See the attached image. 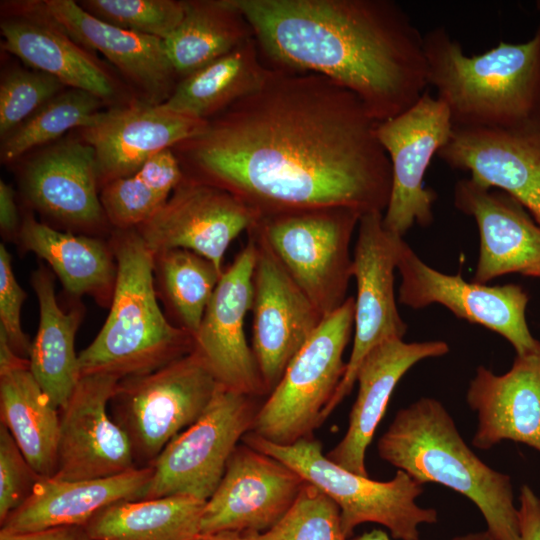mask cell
<instances>
[{"label":"cell","mask_w":540,"mask_h":540,"mask_svg":"<svg viewBox=\"0 0 540 540\" xmlns=\"http://www.w3.org/2000/svg\"><path fill=\"white\" fill-rule=\"evenodd\" d=\"M377 124L328 77L270 67L260 88L172 150L185 177L228 191L260 217L330 207L384 213L392 169Z\"/></svg>","instance_id":"1"},{"label":"cell","mask_w":540,"mask_h":540,"mask_svg":"<svg viewBox=\"0 0 540 540\" xmlns=\"http://www.w3.org/2000/svg\"><path fill=\"white\" fill-rule=\"evenodd\" d=\"M271 68L314 72L352 91L378 122L427 91L424 35L393 0H230Z\"/></svg>","instance_id":"2"},{"label":"cell","mask_w":540,"mask_h":540,"mask_svg":"<svg viewBox=\"0 0 540 540\" xmlns=\"http://www.w3.org/2000/svg\"><path fill=\"white\" fill-rule=\"evenodd\" d=\"M428 83L454 127L540 130V25L522 43L468 56L444 27L424 35Z\"/></svg>","instance_id":"3"},{"label":"cell","mask_w":540,"mask_h":540,"mask_svg":"<svg viewBox=\"0 0 540 540\" xmlns=\"http://www.w3.org/2000/svg\"><path fill=\"white\" fill-rule=\"evenodd\" d=\"M381 459L421 484L438 483L472 501L493 540H518V507L510 476L484 463L437 399L400 409L377 443Z\"/></svg>","instance_id":"4"},{"label":"cell","mask_w":540,"mask_h":540,"mask_svg":"<svg viewBox=\"0 0 540 540\" xmlns=\"http://www.w3.org/2000/svg\"><path fill=\"white\" fill-rule=\"evenodd\" d=\"M109 242L117 276L107 319L78 354L81 377L119 380L158 370L194 350L193 336L162 312L154 280V253L136 229H113Z\"/></svg>","instance_id":"5"},{"label":"cell","mask_w":540,"mask_h":540,"mask_svg":"<svg viewBox=\"0 0 540 540\" xmlns=\"http://www.w3.org/2000/svg\"><path fill=\"white\" fill-rule=\"evenodd\" d=\"M242 442L285 463L329 496L339 507L347 539L355 527L370 522L386 527L394 539L419 540V526L438 521L436 509L417 504L423 484L402 470L389 481L358 475L329 460L314 437L279 445L248 432Z\"/></svg>","instance_id":"6"},{"label":"cell","mask_w":540,"mask_h":540,"mask_svg":"<svg viewBox=\"0 0 540 540\" xmlns=\"http://www.w3.org/2000/svg\"><path fill=\"white\" fill-rule=\"evenodd\" d=\"M362 214L345 207L282 212L251 227L325 318L346 302L350 244Z\"/></svg>","instance_id":"7"},{"label":"cell","mask_w":540,"mask_h":540,"mask_svg":"<svg viewBox=\"0 0 540 540\" xmlns=\"http://www.w3.org/2000/svg\"><path fill=\"white\" fill-rule=\"evenodd\" d=\"M218 385L194 351L151 373L119 380L110 414L126 433L136 466H151L174 437L196 422Z\"/></svg>","instance_id":"8"},{"label":"cell","mask_w":540,"mask_h":540,"mask_svg":"<svg viewBox=\"0 0 540 540\" xmlns=\"http://www.w3.org/2000/svg\"><path fill=\"white\" fill-rule=\"evenodd\" d=\"M354 297L325 317L261 403L252 430L279 445L314 437L346 372L344 351L354 330Z\"/></svg>","instance_id":"9"},{"label":"cell","mask_w":540,"mask_h":540,"mask_svg":"<svg viewBox=\"0 0 540 540\" xmlns=\"http://www.w3.org/2000/svg\"><path fill=\"white\" fill-rule=\"evenodd\" d=\"M259 398L219 384L199 419L174 437L152 463L139 500L185 495L207 501L239 440L252 430Z\"/></svg>","instance_id":"10"},{"label":"cell","mask_w":540,"mask_h":540,"mask_svg":"<svg viewBox=\"0 0 540 540\" xmlns=\"http://www.w3.org/2000/svg\"><path fill=\"white\" fill-rule=\"evenodd\" d=\"M452 131L447 106L428 91L407 110L378 122L376 134L392 169L390 198L383 213L389 232L403 237L413 225L428 227L434 221L437 194L425 186L424 177Z\"/></svg>","instance_id":"11"},{"label":"cell","mask_w":540,"mask_h":540,"mask_svg":"<svg viewBox=\"0 0 540 540\" xmlns=\"http://www.w3.org/2000/svg\"><path fill=\"white\" fill-rule=\"evenodd\" d=\"M357 229L352 255V275L357 287L352 350L322 422L352 391L358 368L367 354L385 341L403 339L408 329L399 313L394 289V271L403 237L384 227L382 212L363 214Z\"/></svg>","instance_id":"12"},{"label":"cell","mask_w":540,"mask_h":540,"mask_svg":"<svg viewBox=\"0 0 540 540\" xmlns=\"http://www.w3.org/2000/svg\"><path fill=\"white\" fill-rule=\"evenodd\" d=\"M397 269L401 276L400 304L414 310L440 304L457 318L499 334L517 355L533 350L538 344L526 319L530 296L522 286L513 283L489 286L468 282L460 273H442L426 264L404 240Z\"/></svg>","instance_id":"13"},{"label":"cell","mask_w":540,"mask_h":540,"mask_svg":"<svg viewBox=\"0 0 540 540\" xmlns=\"http://www.w3.org/2000/svg\"><path fill=\"white\" fill-rule=\"evenodd\" d=\"M247 233L256 245L251 348L269 395L324 317L266 242L252 228Z\"/></svg>","instance_id":"14"},{"label":"cell","mask_w":540,"mask_h":540,"mask_svg":"<svg viewBox=\"0 0 540 540\" xmlns=\"http://www.w3.org/2000/svg\"><path fill=\"white\" fill-rule=\"evenodd\" d=\"M259 218L228 191L184 176L162 207L134 229L154 254L185 249L223 271L224 255L232 241Z\"/></svg>","instance_id":"15"},{"label":"cell","mask_w":540,"mask_h":540,"mask_svg":"<svg viewBox=\"0 0 540 540\" xmlns=\"http://www.w3.org/2000/svg\"><path fill=\"white\" fill-rule=\"evenodd\" d=\"M246 245L221 278L194 334V352L224 387L254 397L268 395L253 350L245 334V319L253 299L256 245L247 233Z\"/></svg>","instance_id":"16"},{"label":"cell","mask_w":540,"mask_h":540,"mask_svg":"<svg viewBox=\"0 0 540 540\" xmlns=\"http://www.w3.org/2000/svg\"><path fill=\"white\" fill-rule=\"evenodd\" d=\"M305 483L285 463L242 442L205 503L200 533L265 532L287 513Z\"/></svg>","instance_id":"17"},{"label":"cell","mask_w":540,"mask_h":540,"mask_svg":"<svg viewBox=\"0 0 540 540\" xmlns=\"http://www.w3.org/2000/svg\"><path fill=\"white\" fill-rule=\"evenodd\" d=\"M119 379L82 376L59 410L56 472L59 480H92L119 475L136 466L126 433L108 413Z\"/></svg>","instance_id":"18"},{"label":"cell","mask_w":540,"mask_h":540,"mask_svg":"<svg viewBox=\"0 0 540 540\" xmlns=\"http://www.w3.org/2000/svg\"><path fill=\"white\" fill-rule=\"evenodd\" d=\"M208 120L161 105L132 101L99 113L76 130L96 154L99 188L137 172L156 154L200 135Z\"/></svg>","instance_id":"19"},{"label":"cell","mask_w":540,"mask_h":540,"mask_svg":"<svg viewBox=\"0 0 540 540\" xmlns=\"http://www.w3.org/2000/svg\"><path fill=\"white\" fill-rule=\"evenodd\" d=\"M20 187L30 205L63 226L90 234L111 226L100 200L95 151L79 137L31 157Z\"/></svg>","instance_id":"20"},{"label":"cell","mask_w":540,"mask_h":540,"mask_svg":"<svg viewBox=\"0 0 540 540\" xmlns=\"http://www.w3.org/2000/svg\"><path fill=\"white\" fill-rule=\"evenodd\" d=\"M456 209L473 217L479 233L474 282L510 273L540 280V224L514 197L470 177L457 181Z\"/></svg>","instance_id":"21"},{"label":"cell","mask_w":540,"mask_h":540,"mask_svg":"<svg viewBox=\"0 0 540 540\" xmlns=\"http://www.w3.org/2000/svg\"><path fill=\"white\" fill-rule=\"evenodd\" d=\"M1 19L2 48L65 87L115 101L122 85L108 66L39 11L33 1L11 2Z\"/></svg>","instance_id":"22"},{"label":"cell","mask_w":540,"mask_h":540,"mask_svg":"<svg viewBox=\"0 0 540 540\" xmlns=\"http://www.w3.org/2000/svg\"><path fill=\"white\" fill-rule=\"evenodd\" d=\"M33 4L76 42L91 52L102 53L144 102L161 105L174 92L180 79L167 57L164 40L106 23L72 0Z\"/></svg>","instance_id":"23"},{"label":"cell","mask_w":540,"mask_h":540,"mask_svg":"<svg viewBox=\"0 0 540 540\" xmlns=\"http://www.w3.org/2000/svg\"><path fill=\"white\" fill-rule=\"evenodd\" d=\"M437 156L479 184L508 193L540 224V130L453 126Z\"/></svg>","instance_id":"24"},{"label":"cell","mask_w":540,"mask_h":540,"mask_svg":"<svg viewBox=\"0 0 540 540\" xmlns=\"http://www.w3.org/2000/svg\"><path fill=\"white\" fill-rule=\"evenodd\" d=\"M466 400L477 414L474 447L488 450L510 440L540 452V340L533 350L516 355L504 374L478 366Z\"/></svg>","instance_id":"25"},{"label":"cell","mask_w":540,"mask_h":540,"mask_svg":"<svg viewBox=\"0 0 540 540\" xmlns=\"http://www.w3.org/2000/svg\"><path fill=\"white\" fill-rule=\"evenodd\" d=\"M450 348L441 340L405 342L391 339L373 348L360 364L358 393L341 441L325 455L358 475L369 477L366 450L382 420L391 395L401 378L418 362L446 355Z\"/></svg>","instance_id":"26"},{"label":"cell","mask_w":540,"mask_h":540,"mask_svg":"<svg viewBox=\"0 0 540 540\" xmlns=\"http://www.w3.org/2000/svg\"><path fill=\"white\" fill-rule=\"evenodd\" d=\"M152 466L92 480L41 479L30 496L1 523L0 533L18 534L59 526H85L104 508L139 500Z\"/></svg>","instance_id":"27"},{"label":"cell","mask_w":540,"mask_h":540,"mask_svg":"<svg viewBox=\"0 0 540 540\" xmlns=\"http://www.w3.org/2000/svg\"><path fill=\"white\" fill-rule=\"evenodd\" d=\"M16 241L23 252L46 261L68 293L88 295L99 305L110 306L117 265L109 240L59 231L26 213Z\"/></svg>","instance_id":"28"},{"label":"cell","mask_w":540,"mask_h":540,"mask_svg":"<svg viewBox=\"0 0 540 540\" xmlns=\"http://www.w3.org/2000/svg\"><path fill=\"white\" fill-rule=\"evenodd\" d=\"M31 285L38 299L40 321L28 358L30 371L60 410L81 378L74 342L83 309L73 308L70 312H64L59 307L54 277L44 267L32 273Z\"/></svg>","instance_id":"29"},{"label":"cell","mask_w":540,"mask_h":540,"mask_svg":"<svg viewBox=\"0 0 540 540\" xmlns=\"http://www.w3.org/2000/svg\"><path fill=\"white\" fill-rule=\"evenodd\" d=\"M0 417L34 471L42 479L52 478L59 409L34 378L30 365L0 371Z\"/></svg>","instance_id":"30"},{"label":"cell","mask_w":540,"mask_h":540,"mask_svg":"<svg viewBox=\"0 0 540 540\" xmlns=\"http://www.w3.org/2000/svg\"><path fill=\"white\" fill-rule=\"evenodd\" d=\"M270 67L254 37L198 71L182 78L164 107L210 120L266 80Z\"/></svg>","instance_id":"31"},{"label":"cell","mask_w":540,"mask_h":540,"mask_svg":"<svg viewBox=\"0 0 540 540\" xmlns=\"http://www.w3.org/2000/svg\"><path fill=\"white\" fill-rule=\"evenodd\" d=\"M181 23L164 40L179 79L198 71L254 37L252 28L230 0H186Z\"/></svg>","instance_id":"32"},{"label":"cell","mask_w":540,"mask_h":540,"mask_svg":"<svg viewBox=\"0 0 540 540\" xmlns=\"http://www.w3.org/2000/svg\"><path fill=\"white\" fill-rule=\"evenodd\" d=\"M206 501L185 495L123 500L97 513L91 540H191L200 533Z\"/></svg>","instance_id":"33"},{"label":"cell","mask_w":540,"mask_h":540,"mask_svg":"<svg viewBox=\"0 0 540 540\" xmlns=\"http://www.w3.org/2000/svg\"><path fill=\"white\" fill-rule=\"evenodd\" d=\"M184 179L172 149L150 158L137 172L100 190V200L113 229H134L153 216Z\"/></svg>","instance_id":"34"},{"label":"cell","mask_w":540,"mask_h":540,"mask_svg":"<svg viewBox=\"0 0 540 540\" xmlns=\"http://www.w3.org/2000/svg\"><path fill=\"white\" fill-rule=\"evenodd\" d=\"M223 271L185 249L154 254L155 285L176 326L194 336Z\"/></svg>","instance_id":"35"},{"label":"cell","mask_w":540,"mask_h":540,"mask_svg":"<svg viewBox=\"0 0 540 540\" xmlns=\"http://www.w3.org/2000/svg\"><path fill=\"white\" fill-rule=\"evenodd\" d=\"M105 102L80 89L66 88L2 139L1 162L17 160L29 150L47 144L72 129L91 125Z\"/></svg>","instance_id":"36"},{"label":"cell","mask_w":540,"mask_h":540,"mask_svg":"<svg viewBox=\"0 0 540 540\" xmlns=\"http://www.w3.org/2000/svg\"><path fill=\"white\" fill-rule=\"evenodd\" d=\"M246 540H347L337 504L306 482L287 513L270 529Z\"/></svg>","instance_id":"37"},{"label":"cell","mask_w":540,"mask_h":540,"mask_svg":"<svg viewBox=\"0 0 540 540\" xmlns=\"http://www.w3.org/2000/svg\"><path fill=\"white\" fill-rule=\"evenodd\" d=\"M78 4L89 14L113 26L167 39L184 16L178 0H85Z\"/></svg>","instance_id":"38"},{"label":"cell","mask_w":540,"mask_h":540,"mask_svg":"<svg viewBox=\"0 0 540 540\" xmlns=\"http://www.w3.org/2000/svg\"><path fill=\"white\" fill-rule=\"evenodd\" d=\"M65 86L54 76L35 69L8 70L0 83V134L3 139Z\"/></svg>","instance_id":"39"},{"label":"cell","mask_w":540,"mask_h":540,"mask_svg":"<svg viewBox=\"0 0 540 540\" xmlns=\"http://www.w3.org/2000/svg\"><path fill=\"white\" fill-rule=\"evenodd\" d=\"M41 479L0 423V524L25 502Z\"/></svg>","instance_id":"40"},{"label":"cell","mask_w":540,"mask_h":540,"mask_svg":"<svg viewBox=\"0 0 540 540\" xmlns=\"http://www.w3.org/2000/svg\"><path fill=\"white\" fill-rule=\"evenodd\" d=\"M26 292L18 284L11 255L0 245V331H2L12 350L20 357L28 359L32 342L22 330L21 309Z\"/></svg>","instance_id":"41"},{"label":"cell","mask_w":540,"mask_h":540,"mask_svg":"<svg viewBox=\"0 0 540 540\" xmlns=\"http://www.w3.org/2000/svg\"><path fill=\"white\" fill-rule=\"evenodd\" d=\"M518 540H540V498L528 485H523L519 496Z\"/></svg>","instance_id":"42"},{"label":"cell","mask_w":540,"mask_h":540,"mask_svg":"<svg viewBox=\"0 0 540 540\" xmlns=\"http://www.w3.org/2000/svg\"><path fill=\"white\" fill-rule=\"evenodd\" d=\"M21 221L15 202V192L3 180L0 181V229L3 238L7 240L17 239Z\"/></svg>","instance_id":"43"},{"label":"cell","mask_w":540,"mask_h":540,"mask_svg":"<svg viewBox=\"0 0 540 540\" xmlns=\"http://www.w3.org/2000/svg\"><path fill=\"white\" fill-rule=\"evenodd\" d=\"M0 540H91L85 526H59L39 531L6 534L0 533Z\"/></svg>","instance_id":"44"},{"label":"cell","mask_w":540,"mask_h":540,"mask_svg":"<svg viewBox=\"0 0 540 540\" xmlns=\"http://www.w3.org/2000/svg\"><path fill=\"white\" fill-rule=\"evenodd\" d=\"M191 540H246L244 534L236 531H219L215 533H199Z\"/></svg>","instance_id":"45"},{"label":"cell","mask_w":540,"mask_h":540,"mask_svg":"<svg viewBox=\"0 0 540 540\" xmlns=\"http://www.w3.org/2000/svg\"><path fill=\"white\" fill-rule=\"evenodd\" d=\"M347 540H390L388 534L381 529H373L361 535L350 537Z\"/></svg>","instance_id":"46"},{"label":"cell","mask_w":540,"mask_h":540,"mask_svg":"<svg viewBox=\"0 0 540 540\" xmlns=\"http://www.w3.org/2000/svg\"><path fill=\"white\" fill-rule=\"evenodd\" d=\"M451 540H493V538L485 530V531L472 532L465 535L455 536Z\"/></svg>","instance_id":"47"}]
</instances>
